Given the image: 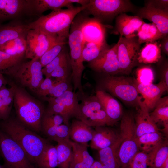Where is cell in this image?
<instances>
[{
  "instance_id": "obj_14",
  "label": "cell",
  "mask_w": 168,
  "mask_h": 168,
  "mask_svg": "<svg viewBox=\"0 0 168 168\" xmlns=\"http://www.w3.org/2000/svg\"><path fill=\"white\" fill-rule=\"evenodd\" d=\"M137 16L148 20L156 25L163 36L168 33V9L156 8L147 1L138 11Z\"/></svg>"
},
{
  "instance_id": "obj_15",
  "label": "cell",
  "mask_w": 168,
  "mask_h": 168,
  "mask_svg": "<svg viewBox=\"0 0 168 168\" xmlns=\"http://www.w3.org/2000/svg\"><path fill=\"white\" fill-rule=\"evenodd\" d=\"M145 22L137 16H130L124 13L116 17L115 33L126 38L137 37L138 31Z\"/></svg>"
},
{
  "instance_id": "obj_37",
  "label": "cell",
  "mask_w": 168,
  "mask_h": 168,
  "mask_svg": "<svg viewBox=\"0 0 168 168\" xmlns=\"http://www.w3.org/2000/svg\"><path fill=\"white\" fill-rule=\"evenodd\" d=\"M150 116L154 122L162 123L163 127L168 126V96L161 98L157 102L154 110L150 113Z\"/></svg>"
},
{
  "instance_id": "obj_36",
  "label": "cell",
  "mask_w": 168,
  "mask_h": 168,
  "mask_svg": "<svg viewBox=\"0 0 168 168\" xmlns=\"http://www.w3.org/2000/svg\"><path fill=\"white\" fill-rule=\"evenodd\" d=\"M23 62V60L0 50V73L13 75Z\"/></svg>"
},
{
  "instance_id": "obj_13",
  "label": "cell",
  "mask_w": 168,
  "mask_h": 168,
  "mask_svg": "<svg viewBox=\"0 0 168 168\" xmlns=\"http://www.w3.org/2000/svg\"><path fill=\"white\" fill-rule=\"evenodd\" d=\"M30 16L28 0H0V24L5 21H24Z\"/></svg>"
},
{
  "instance_id": "obj_17",
  "label": "cell",
  "mask_w": 168,
  "mask_h": 168,
  "mask_svg": "<svg viewBox=\"0 0 168 168\" xmlns=\"http://www.w3.org/2000/svg\"><path fill=\"white\" fill-rule=\"evenodd\" d=\"M142 97L139 100V109L134 117L137 138L146 133L159 131L157 125L152 119L149 111Z\"/></svg>"
},
{
  "instance_id": "obj_29",
  "label": "cell",
  "mask_w": 168,
  "mask_h": 168,
  "mask_svg": "<svg viewBox=\"0 0 168 168\" xmlns=\"http://www.w3.org/2000/svg\"><path fill=\"white\" fill-rule=\"evenodd\" d=\"M148 165L149 168H162L168 158V145L166 140L147 153Z\"/></svg>"
},
{
  "instance_id": "obj_5",
  "label": "cell",
  "mask_w": 168,
  "mask_h": 168,
  "mask_svg": "<svg viewBox=\"0 0 168 168\" xmlns=\"http://www.w3.org/2000/svg\"><path fill=\"white\" fill-rule=\"evenodd\" d=\"M103 87L123 102L139 107V96L136 80L123 76L109 75L103 81Z\"/></svg>"
},
{
  "instance_id": "obj_12",
  "label": "cell",
  "mask_w": 168,
  "mask_h": 168,
  "mask_svg": "<svg viewBox=\"0 0 168 168\" xmlns=\"http://www.w3.org/2000/svg\"><path fill=\"white\" fill-rule=\"evenodd\" d=\"M117 49V43L111 48H107L97 58L89 62V67L96 72L110 75L119 73Z\"/></svg>"
},
{
  "instance_id": "obj_6",
  "label": "cell",
  "mask_w": 168,
  "mask_h": 168,
  "mask_svg": "<svg viewBox=\"0 0 168 168\" xmlns=\"http://www.w3.org/2000/svg\"><path fill=\"white\" fill-rule=\"evenodd\" d=\"M83 11L101 21L111 20L118 15L134 12L135 8L128 0H90Z\"/></svg>"
},
{
  "instance_id": "obj_40",
  "label": "cell",
  "mask_w": 168,
  "mask_h": 168,
  "mask_svg": "<svg viewBox=\"0 0 168 168\" xmlns=\"http://www.w3.org/2000/svg\"><path fill=\"white\" fill-rule=\"evenodd\" d=\"M136 81L138 84H147L152 83L154 79L152 69L149 66H144L138 68L136 72Z\"/></svg>"
},
{
  "instance_id": "obj_55",
  "label": "cell",
  "mask_w": 168,
  "mask_h": 168,
  "mask_svg": "<svg viewBox=\"0 0 168 168\" xmlns=\"http://www.w3.org/2000/svg\"><path fill=\"white\" fill-rule=\"evenodd\" d=\"M162 168H168V158L166 160Z\"/></svg>"
},
{
  "instance_id": "obj_34",
  "label": "cell",
  "mask_w": 168,
  "mask_h": 168,
  "mask_svg": "<svg viewBox=\"0 0 168 168\" xmlns=\"http://www.w3.org/2000/svg\"><path fill=\"white\" fill-rule=\"evenodd\" d=\"M39 168H56L58 158L56 146L49 143L46 145L36 162Z\"/></svg>"
},
{
  "instance_id": "obj_23",
  "label": "cell",
  "mask_w": 168,
  "mask_h": 168,
  "mask_svg": "<svg viewBox=\"0 0 168 168\" xmlns=\"http://www.w3.org/2000/svg\"><path fill=\"white\" fill-rule=\"evenodd\" d=\"M137 87L138 92L144 99L143 101L149 111L154 109L162 94L166 91L165 89L159 83L156 85L152 83L147 84L137 83Z\"/></svg>"
},
{
  "instance_id": "obj_33",
  "label": "cell",
  "mask_w": 168,
  "mask_h": 168,
  "mask_svg": "<svg viewBox=\"0 0 168 168\" xmlns=\"http://www.w3.org/2000/svg\"><path fill=\"white\" fill-rule=\"evenodd\" d=\"M16 87L8 88L4 86L0 89V119H7L14 100Z\"/></svg>"
},
{
  "instance_id": "obj_47",
  "label": "cell",
  "mask_w": 168,
  "mask_h": 168,
  "mask_svg": "<svg viewBox=\"0 0 168 168\" xmlns=\"http://www.w3.org/2000/svg\"><path fill=\"white\" fill-rule=\"evenodd\" d=\"M70 128L65 124H62L57 128L56 135L54 141L57 142L69 141Z\"/></svg>"
},
{
  "instance_id": "obj_52",
  "label": "cell",
  "mask_w": 168,
  "mask_h": 168,
  "mask_svg": "<svg viewBox=\"0 0 168 168\" xmlns=\"http://www.w3.org/2000/svg\"><path fill=\"white\" fill-rule=\"evenodd\" d=\"M72 3H77L80 4L81 6H85L89 2L90 0H69Z\"/></svg>"
},
{
  "instance_id": "obj_41",
  "label": "cell",
  "mask_w": 168,
  "mask_h": 168,
  "mask_svg": "<svg viewBox=\"0 0 168 168\" xmlns=\"http://www.w3.org/2000/svg\"><path fill=\"white\" fill-rule=\"evenodd\" d=\"M67 53L64 49L50 63L43 68L42 71L46 78H50V75L57 67L68 60Z\"/></svg>"
},
{
  "instance_id": "obj_56",
  "label": "cell",
  "mask_w": 168,
  "mask_h": 168,
  "mask_svg": "<svg viewBox=\"0 0 168 168\" xmlns=\"http://www.w3.org/2000/svg\"><path fill=\"white\" fill-rule=\"evenodd\" d=\"M0 168H4L3 166L1 165L0 164Z\"/></svg>"
},
{
  "instance_id": "obj_38",
  "label": "cell",
  "mask_w": 168,
  "mask_h": 168,
  "mask_svg": "<svg viewBox=\"0 0 168 168\" xmlns=\"http://www.w3.org/2000/svg\"><path fill=\"white\" fill-rule=\"evenodd\" d=\"M107 48L106 43L100 45L93 42H85L82 51L83 62L92 61Z\"/></svg>"
},
{
  "instance_id": "obj_18",
  "label": "cell",
  "mask_w": 168,
  "mask_h": 168,
  "mask_svg": "<svg viewBox=\"0 0 168 168\" xmlns=\"http://www.w3.org/2000/svg\"><path fill=\"white\" fill-rule=\"evenodd\" d=\"M28 23L24 21L15 20L6 24H0V45L13 39L26 38L30 30Z\"/></svg>"
},
{
  "instance_id": "obj_54",
  "label": "cell",
  "mask_w": 168,
  "mask_h": 168,
  "mask_svg": "<svg viewBox=\"0 0 168 168\" xmlns=\"http://www.w3.org/2000/svg\"><path fill=\"white\" fill-rule=\"evenodd\" d=\"M7 84V82L4 78L3 74L0 73V89L5 86Z\"/></svg>"
},
{
  "instance_id": "obj_7",
  "label": "cell",
  "mask_w": 168,
  "mask_h": 168,
  "mask_svg": "<svg viewBox=\"0 0 168 168\" xmlns=\"http://www.w3.org/2000/svg\"><path fill=\"white\" fill-rule=\"evenodd\" d=\"M0 152L4 168H35L21 147L0 129Z\"/></svg>"
},
{
  "instance_id": "obj_26",
  "label": "cell",
  "mask_w": 168,
  "mask_h": 168,
  "mask_svg": "<svg viewBox=\"0 0 168 168\" xmlns=\"http://www.w3.org/2000/svg\"><path fill=\"white\" fill-rule=\"evenodd\" d=\"M121 142L120 135L119 138L114 145L98 150L99 161L107 168H121L118 156Z\"/></svg>"
},
{
  "instance_id": "obj_39",
  "label": "cell",
  "mask_w": 168,
  "mask_h": 168,
  "mask_svg": "<svg viewBox=\"0 0 168 168\" xmlns=\"http://www.w3.org/2000/svg\"><path fill=\"white\" fill-rule=\"evenodd\" d=\"M66 39H60L56 41L40 58L42 68L50 63L64 49Z\"/></svg>"
},
{
  "instance_id": "obj_51",
  "label": "cell",
  "mask_w": 168,
  "mask_h": 168,
  "mask_svg": "<svg viewBox=\"0 0 168 168\" xmlns=\"http://www.w3.org/2000/svg\"><path fill=\"white\" fill-rule=\"evenodd\" d=\"M162 39V40L160 44L161 49L168 55V35L165 36Z\"/></svg>"
},
{
  "instance_id": "obj_3",
  "label": "cell",
  "mask_w": 168,
  "mask_h": 168,
  "mask_svg": "<svg viewBox=\"0 0 168 168\" xmlns=\"http://www.w3.org/2000/svg\"><path fill=\"white\" fill-rule=\"evenodd\" d=\"M14 100L21 123L33 131H41V120L44 113L41 105L23 90L16 87Z\"/></svg>"
},
{
  "instance_id": "obj_20",
  "label": "cell",
  "mask_w": 168,
  "mask_h": 168,
  "mask_svg": "<svg viewBox=\"0 0 168 168\" xmlns=\"http://www.w3.org/2000/svg\"><path fill=\"white\" fill-rule=\"evenodd\" d=\"M84 44L70 49V63L72 71V77L74 89L75 91L78 89L81 92H83L82 85V75L85 68L82 56Z\"/></svg>"
},
{
  "instance_id": "obj_16",
  "label": "cell",
  "mask_w": 168,
  "mask_h": 168,
  "mask_svg": "<svg viewBox=\"0 0 168 168\" xmlns=\"http://www.w3.org/2000/svg\"><path fill=\"white\" fill-rule=\"evenodd\" d=\"M81 31L85 42L102 45L106 43L105 27L100 21L95 18L84 19Z\"/></svg>"
},
{
  "instance_id": "obj_49",
  "label": "cell",
  "mask_w": 168,
  "mask_h": 168,
  "mask_svg": "<svg viewBox=\"0 0 168 168\" xmlns=\"http://www.w3.org/2000/svg\"><path fill=\"white\" fill-rule=\"evenodd\" d=\"M147 1L156 8L162 9H168L167 0H153Z\"/></svg>"
},
{
  "instance_id": "obj_25",
  "label": "cell",
  "mask_w": 168,
  "mask_h": 168,
  "mask_svg": "<svg viewBox=\"0 0 168 168\" xmlns=\"http://www.w3.org/2000/svg\"><path fill=\"white\" fill-rule=\"evenodd\" d=\"M70 128V138L73 142L87 146L93 138L94 130L80 120L73 121Z\"/></svg>"
},
{
  "instance_id": "obj_22",
  "label": "cell",
  "mask_w": 168,
  "mask_h": 168,
  "mask_svg": "<svg viewBox=\"0 0 168 168\" xmlns=\"http://www.w3.org/2000/svg\"><path fill=\"white\" fill-rule=\"evenodd\" d=\"M96 96L108 117L114 124L121 119L123 114L122 108L116 100L102 90L97 91Z\"/></svg>"
},
{
  "instance_id": "obj_53",
  "label": "cell",
  "mask_w": 168,
  "mask_h": 168,
  "mask_svg": "<svg viewBox=\"0 0 168 168\" xmlns=\"http://www.w3.org/2000/svg\"><path fill=\"white\" fill-rule=\"evenodd\" d=\"M90 168H107L99 161H95Z\"/></svg>"
},
{
  "instance_id": "obj_45",
  "label": "cell",
  "mask_w": 168,
  "mask_h": 168,
  "mask_svg": "<svg viewBox=\"0 0 168 168\" xmlns=\"http://www.w3.org/2000/svg\"><path fill=\"white\" fill-rule=\"evenodd\" d=\"M70 89L67 81L56 80L50 89L48 95L50 96V97L56 98L61 96Z\"/></svg>"
},
{
  "instance_id": "obj_21",
  "label": "cell",
  "mask_w": 168,
  "mask_h": 168,
  "mask_svg": "<svg viewBox=\"0 0 168 168\" xmlns=\"http://www.w3.org/2000/svg\"><path fill=\"white\" fill-rule=\"evenodd\" d=\"M28 2L30 16L40 17L48 10L54 11L65 7L67 8L74 7L69 0H28Z\"/></svg>"
},
{
  "instance_id": "obj_24",
  "label": "cell",
  "mask_w": 168,
  "mask_h": 168,
  "mask_svg": "<svg viewBox=\"0 0 168 168\" xmlns=\"http://www.w3.org/2000/svg\"><path fill=\"white\" fill-rule=\"evenodd\" d=\"M73 152L69 168H90L95 160L90 154L87 146L70 140Z\"/></svg>"
},
{
  "instance_id": "obj_1",
  "label": "cell",
  "mask_w": 168,
  "mask_h": 168,
  "mask_svg": "<svg viewBox=\"0 0 168 168\" xmlns=\"http://www.w3.org/2000/svg\"><path fill=\"white\" fill-rule=\"evenodd\" d=\"M0 129L14 140L23 149L29 161L36 164L47 141L21 123L13 119L4 120Z\"/></svg>"
},
{
  "instance_id": "obj_43",
  "label": "cell",
  "mask_w": 168,
  "mask_h": 168,
  "mask_svg": "<svg viewBox=\"0 0 168 168\" xmlns=\"http://www.w3.org/2000/svg\"><path fill=\"white\" fill-rule=\"evenodd\" d=\"M49 104L50 107L48 110L61 115L63 119L64 124L69 126V120L72 116L66 108L60 103Z\"/></svg>"
},
{
  "instance_id": "obj_9",
  "label": "cell",
  "mask_w": 168,
  "mask_h": 168,
  "mask_svg": "<svg viewBox=\"0 0 168 168\" xmlns=\"http://www.w3.org/2000/svg\"><path fill=\"white\" fill-rule=\"evenodd\" d=\"M117 55L120 72L129 74L138 62L141 44L137 37L126 38L120 36L117 42Z\"/></svg>"
},
{
  "instance_id": "obj_31",
  "label": "cell",
  "mask_w": 168,
  "mask_h": 168,
  "mask_svg": "<svg viewBox=\"0 0 168 168\" xmlns=\"http://www.w3.org/2000/svg\"><path fill=\"white\" fill-rule=\"evenodd\" d=\"M163 140L160 131L146 133L137 138L139 150L147 153L159 145Z\"/></svg>"
},
{
  "instance_id": "obj_2",
  "label": "cell",
  "mask_w": 168,
  "mask_h": 168,
  "mask_svg": "<svg viewBox=\"0 0 168 168\" xmlns=\"http://www.w3.org/2000/svg\"><path fill=\"white\" fill-rule=\"evenodd\" d=\"M84 6L52 11L28 23L29 29L41 31L60 38L68 37L72 23L77 15L84 9Z\"/></svg>"
},
{
  "instance_id": "obj_19",
  "label": "cell",
  "mask_w": 168,
  "mask_h": 168,
  "mask_svg": "<svg viewBox=\"0 0 168 168\" xmlns=\"http://www.w3.org/2000/svg\"><path fill=\"white\" fill-rule=\"evenodd\" d=\"M93 138L90 146L98 151L114 145L120 137L119 133L105 126L95 127Z\"/></svg>"
},
{
  "instance_id": "obj_10",
  "label": "cell",
  "mask_w": 168,
  "mask_h": 168,
  "mask_svg": "<svg viewBox=\"0 0 168 168\" xmlns=\"http://www.w3.org/2000/svg\"><path fill=\"white\" fill-rule=\"evenodd\" d=\"M60 39L62 38L39 30H29L26 39L25 58L39 59L54 43Z\"/></svg>"
},
{
  "instance_id": "obj_8",
  "label": "cell",
  "mask_w": 168,
  "mask_h": 168,
  "mask_svg": "<svg viewBox=\"0 0 168 168\" xmlns=\"http://www.w3.org/2000/svg\"><path fill=\"white\" fill-rule=\"evenodd\" d=\"M77 118L91 127L114 124L107 116L96 96L88 98L80 104V112Z\"/></svg>"
},
{
  "instance_id": "obj_42",
  "label": "cell",
  "mask_w": 168,
  "mask_h": 168,
  "mask_svg": "<svg viewBox=\"0 0 168 168\" xmlns=\"http://www.w3.org/2000/svg\"><path fill=\"white\" fill-rule=\"evenodd\" d=\"M147 154L138 151L130 160L126 168H148Z\"/></svg>"
},
{
  "instance_id": "obj_4",
  "label": "cell",
  "mask_w": 168,
  "mask_h": 168,
  "mask_svg": "<svg viewBox=\"0 0 168 168\" xmlns=\"http://www.w3.org/2000/svg\"><path fill=\"white\" fill-rule=\"evenodd\" d=\"M120 124L121 142L118 151L121 168H126L130 160L139 151L137 142L134 117L133 114H123Z\"/></svg>"
},
{
  "instance_id": "obj_30",
  "label": "cell",
  "mask_w": 168,
  "mask_h": 168,
  "mask_svg": "<svg viewBox=\"0 0 168 168\" xmlns=\"http://www.w3.org/2000/svg\"><path fill=\"white\" fill-rule=\"evenodd\" d=\"M26 38H20L0 45V50L18 58L24 60L26 51Z\"/></svg>"
},
{
  "instance_id": "obj_27",
  "label": "cell",
  "mask_w": 168,
  "mask_h": 168,
  "mask_svg": "<svg viewBox=\"0 0 168 168\" xmlns=\"http://www.w3.org/2000/svg\"><path fill=\"white\" fill-rule=\"evenodd\" d=\"M48 101L49 103H61L68 110L72 117L77 118L80 112V104L77 95L70 89L58 97L49 98Z\"/></svg>"
},
{
  "instance_id": "obj_35",
  "label": "cell",
  "mask_w": 168,
  "mask_h": 168,
  "mask_svg": "<svg viewBox=\"0 0 168 168\" xmlns=\"http://www.w3.org/2000/svg\"><path fill=\"white\" fill-rule=\"evenodd\" d=\"M70 140L57 142V150L58 168H69L73 157Z\"/></svg>"
},
{
  "instance_id": "obj_44",
  "label": "cell",
  "mask_w": 168,
  "mask_h": 168,
  "mask_svg": "<svg viewBox=\"0 0 168 168\" xmlns=\"http://www.w3.org/2000/svg\"><path fill=\"white\" fill-rule=\"evenodd\" d=\"M69 64L68 59L61 64L52 72L50 78L55 77L57 81H67L68 74Z\"/></svg>"
},
{
  "instance_id": "obj_32",
  "label": "cell",
  "mask_w": 168,
  "mask_h": 168,
  "mask_svg": "<svg viewBox=\"0 0 168 168\" xmlns=\"http://www.w3.org/2000/svg\"><path fill=\"white\" fill-rule=\"evenodd\" d=\"M137 37L140 44L156 41L164 37L155 24L144 22L138 30Z\"/></svg>"
},
{
  "instance_id": "obj_11",
  "label": "cell",
  "mask_w": 168,
  "mask_h": 168,
  "mask_svg": "<svg viewBox=\"0 0 168 168\" xmlns=\"http://www.w3.org/2000/svg\"><path fill=\"white\" fill-rule=\"evenodd\" d=\"M42 68L39 59H33L23 62L13 75L23 85L36 91L44 79Z\"/></svg>"
},
{
  "instance_id": "obj_28",
  "label": "cell",
  "mask_w": 168,
  "mask_h": 168,
  "mask_svg": "<svg viewBox=\"0 0 168 168\" xmlns=\"http://www.w3.org/2000/svg\"><path fill=\"white\" fill-rule=\"evenodd\" d=\"M161 50L160 44L156 41L146 43L140 50L138 62L145 64L156 63L161 57Z\"/></svg>"
},
{
  "instance_id": "obj_50",
  "label": "cell",
  "mask_w": 168,
  "mask_h": 168,
  "mask_svg": "<svg viewBox=\"0 0 168 168\" xmlns=\"http://www.w3.org/2000/svg\"><path fill=\"white\" fill-rule=\"evenodd\" d=\"M166 89L168 91V68L167 65L164 69L162 74L161 80L159 83Z\"/></svg>"
},
{
  "instance_id": "obj_46",
  "label": "cell",
  "mask_w": 168,
  "mask_h": 168,
  "mask_svg": "<svg viewBox=\"0 0 168 168\" xmlns=\"http://www.w3.org/2000/svg\"><path fill=\"white\" fill-rule=\"evenodd\" d=\"M63 122V119L61 115L48 110L44 113L41 120V124H49L56 126H58L62 124Z\"/></svg>"
},
{
  "instance_id": "obj_48",
  "label": "cell",
  "mask_w": 168,
  "mask_h": 168,
  "mask_svg": "<svg viewBox=\"0 0 168 168\" xmlns=\"http://www.w3.org/2000/svg\"><path fill=\"white\" fill-rule=\"evenodd\" d=\"M55 81H53L50 78L44 79L36 90L37 94L41 96L48 95L49 91L53 86Z\"/></svg>"
}]
</instances>
